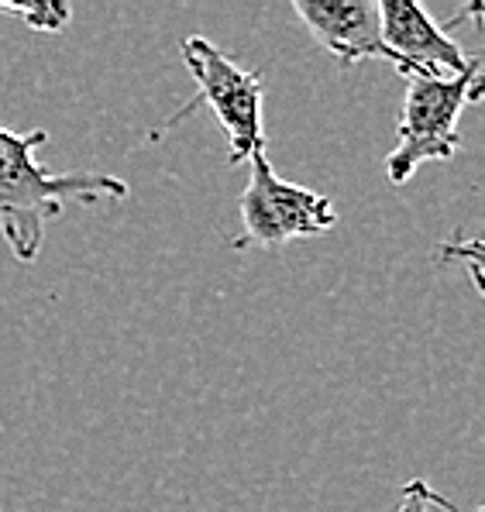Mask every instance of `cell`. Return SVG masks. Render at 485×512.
<instances>
[{"label": "cell", "mask_w": 485, "mask_h": 512, "mask_svg": "<svg viewBox=\"0 0 485 512\" xmlns=\"http://www.w3.org/2000/svg\"><path fill=\"white\" fill-rule=\"evenodd\" d=\"M45 141V128L11 131L0 124V234L25 265L42 251L45 224L66 214L69 203L90 207L131 196V186L107 172H49L35 155Z\"/></svg>", "instance_id": "6da1fadb"}, {"label": "cell", "mask_w": 485, "mask_h": 512, "mask_svg": "<svg viewBox=\"0 0 485 512\" xmlns=\"http://www.w3.org/2000/svg\"><path fill=\"white\" fill-rule=\"evenodd\" d=\"M403 104L396 121V145L386 155V176L393 186H406L417 169L430 162H451L461 152L458 121L465 107L482 100V59L472 55L465 73L458 76H403Z\"/></svg>", "instance_id": "7a4b0ae2"}, {"label": "cell", "mask_w": 485, "mask_h": 512, "mask_svg": "<svg viewBox=\"0 0 485 512\" xmlns=\"http://www.w3.org/2000/svg\"><path fill=\"white\" fill-rule=\"evenodd\" d=\"M183 62L190 69L193 83H197V97L186 100L183 107L166 121V128L190 117L200 104L210 107L217 124L228 135V159L231 165L248 162L255 152H265V131H262V100L265 83L252 69L238 66L224 49H217L210 38L190 35L179 45Z\"/></svg>", "instance_id": "3957f363"}, {"label": "cell", "mask_w": 485, "mask_h": 512, "mask_svg": "<svg viewBox=\"0 0 485 512\" xmlns=\"http://www.w3.org/2000/svg\"><path fill=\"white\" fill-rule=\"evenodd\" d=\"M238 217L245 234L234 238V248H283L289 241L320 238L338 224L334 203L317 189L279 179L269 152H255L248 159V183L238 196Z\"/></svg>", "instance_id": "277c9868"}, {"label": "cell", "mask_w": 485, "mask_h": 512, "mask_svg": "<svg viewBox=\"0 0 485 512\" xmlns=\"http://www.w3.org/2000/svg\"><path fill=\"white\" fill-rule=\"evenodd\" d=\"M379 7L382 42H386L393 66L400 76L430 73V76H458L468 69L472 55L448 38V31L437 25L420 4L410 0H375Z\"/></svg>", "instance_id": "5b68a950"}, {"label": "cell", "mask_w": 485, "mask_h": 512, "mask_svg": "<svg viewBox=\"0 0 485 512\" xmlns=\"http://www.w3.org/2000/svg\"><path fill=\"white\" fill-rule=\"evenodd\" d=\"M293 14L338 66H355L365 59L393 62L382 42L375 0H293Z\"/></svg>", "instance_id": "8992f818"}, {"label": "cell", "mask_w": 485, "mask_h": 512, "mask_svg": "<svg viewBox=\"0 0 485 512\" xmlns=\"http://www.w3.org/2000/svg\"><path fill=\"white\" fill-rule=\"evenodd\" d=\"M0 14L25 21L31 31H49V35L62 31L73 18L69 4H62V0H28V4H4L0 0Z\"/></svg>", "instance_id": "52a82bcc"}, {"label": "cell", "mask_w": 485, "mask_h": 512, "mask_svg": "<svg viewBox=\"0 0 485 512\" xmlns=\"http://www.w3.org/2000/svg\"><path fill=\"white\" fill-rule=\"evenodd\" d=\"M430 509L458 512L455 502H451L448 495L437 492V488H430V482H424V478H410L400 492V502H396L389 512H430Z\"/></svg>", "instance_id": "ba28073f"}, {"label": "cell", "mask_w": 485, "mask_h": 512, "mask_svg": "<svg viewBox=\"0 0 485 512\" xmlns=\"http://www.w3.org/2000/svg\"><path fill=\"white\" fill-rule=\"evenodd\" d=\"M437 262H441V265H448V262L465 265L472 286L482 293V241L479 238H472L465 244H441V251H437Z\"/></svg>", "instance_id": "9c48e42d"}, {"label": "cell", "mask_w": 485, "mask_h": 512, "mask_svg": "<svg viewBox=\"0 0 485 512\" xmlns=\"http://www.w3.org/2000/svg\"><path fill=\"white\" fill-rule=\"evenodd\" d=\"M475 512H482V509H475Z\"/></svg>", "instance_id": "30bf717a"}]
</instances>
